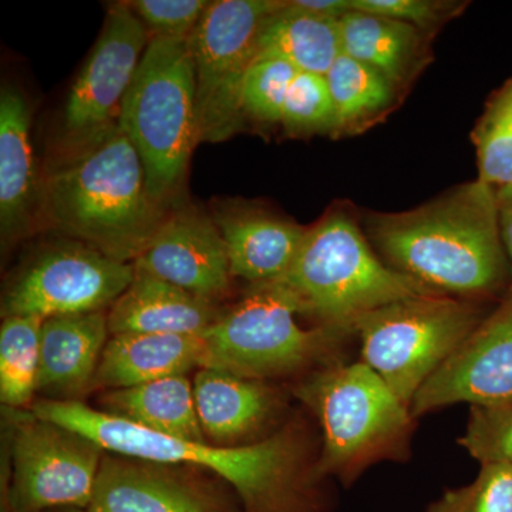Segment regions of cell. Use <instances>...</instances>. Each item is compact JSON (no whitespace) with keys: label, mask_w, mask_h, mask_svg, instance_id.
<instances>
[{"label":"cell","mask_w":512,"mask_h":512,"mask_svg":"<svg viewBox=\"0 0 512 512\" xmlns=\"http://www.w3.org/2000/svg\"><path fill=\"white\" fill-rule=\"evenodd\" d=\"M350 9L399 20L417 29H429L447 15L451 3L430 0H350Z\"/></svg>","instance_id":"d6a6232c"},{"label":"cell","mask_w":512,"mask_h":512,"mask_svg":"<svg viewBox=\"0 0 512 512\" xmlns=\"http://www.w3.org/2000/svg\"><path fill=\"white\" fill-rule=\"evenodd\" d=\"M281 124L292 134L335 130V107L325 76L296 74L286 94Z\"/></svg>","instance_id":"f1b7e54d"},{"label":"cell","mask_w":512,"mask_h":512,"mask_svg":"<svg viewBox=\"0 0 512 512\" xmlns=\"http://www.w3.org/2000/svg\"><path fill=\"white\" fill-rule=\"evenodd\" d=\"M211 217L224 238L232 276L249 284L282 278L308 231L272 212L237 202H221Z\"/></svg>","instance_id":"ac0fdd59"},{"label":"cell","mask_w":512,"mask_h":512,"mask_svg":"<svg viewBox=\"0 0 512 512\" xmlns=\"http://www.w3.org/2000/svg\"><path fill=\"white\" fill-rule=\"evenodd\" d=\"M221 315L214 302L136 269L133 282L109 309L107 323L110 336L123 333L202 336Z\"/></svg>","instance_id":"ffe728a7"},{"label":"cell","mask_w":512,"mask_h":512,"mask_svg":"<svg viewBox=\"0 0 512 512\" xmlns=\"http://www.w3.org/2000/svg\"><path fill=\"white\" fill-rule=\"evenodd\" d=\"M468 299L433 293L390 303L356 322L363 362L407 407L439 367L480 325Z\"/></svg>","instance_id":"ba28073f"},{"label":"cell","mask_w":512,"mask_h":512,"mask_svg":"<svg viewBox=\"0 0 512 512\" xmlns=\"http://www.w3.org/2000/svg\"><path fill=\"white\" fill-rule=\"evenodd\" d=\"M497 201L498 225H500L501 241L508 262L512 266V184L495 190Z\"/></svg>","instance_id":"836d02e7"},{"label":"cell","mask_w":512,"mask_h":512,"mask_svg":"<svg viewBox=\"0 0 512 512\" xmlns=\"http://www.w3.org/2000/svg\"><path fill=\"white\" fill-rule=\"evenodd\" d=\"M12 440V512L87 510L104 453L89 437L60 424L19 414Z\"/></svg>","instance_id":"30bf717a"},{"label":"cell","mask_w":512,"mask_h":512,"mask_svg":"<svg viewBox=\"0 0 512 512\" xmlns=\"http://www.w3.org/2000/svg\"><path fill=\"white\" fill-rule=\"evenodd\" d=\"M47 512H87L86 510H79V508H60V510H52Z\"/></svg>","instance_id":"d590c367"},{"label":"cell","mask_w":512,"mask_h":512,"mask_svg":"<svg viewBox=\"0 0 512 512\" xmlns=\"http://www.w3.org/2000/svg\"><path fill=\"white\" fill-rule=\"evenodd\" d=\"M279 281L291 289L303 316L353 333L367 313L439 293L384 264L342 211L330 212L308 228L291 268Z\"/></svg>","instance_id":"5b68a950"},{"label":"cell","mask_w":512,"mask_h":512,"mask_svg":"<svg viewBox=\"0 0 512 512\" xmlns=\"http://www.w3.org/2000/svg\"><path fill=\"white\" fill-rule=\"evenodd\" d=\"M151 35L127 3L111 5L103 29L67 94L62 150H76L119 127L121 107Z\"/></svg>","instance_id":"7c38bea8"},{"label":"cell","mask_w":512,"mask_h":512,"mask_svg":"<svg viewBox=\"0 0 512 512\" xmlns=\"http://www.w3.org/2000/svg\"><path fill=\"white\" fill-rule=\"evenodd\" d=\"M367 227L390 268L443 295L471 301L507 278L495 190L483 181L416 210L372 215Z\"/></svg>","instance_id":"3957f363"},{"label":"cell","mask_w":512,"mask_h":512,"mask_svg":"<svg viewBox=\"0 0 512 512\" xmlns=\"http://www.w3.org/2000/svg\"><path fill=\"white\" fill-rule=\"evenodd\" d=\"M340 55L339 19L312 15L286 2L262 28L255 59H281L298 72L325 76Z\"/></svg>","instance_id":"603a6c76"},{"label":"cell","mask_w":512,"mask_h":512,"mask_svg":"<svg viewBox=\"0 0 512 512\" xmlns=\"http://www.w3.org/2000/svg\"><path fill=\"white\" fill-rule=\"evenodd\" d=\"M299 315V303L284 282L249 285L241 301L202 335L201 367L266 382L338 362L355 333L333 326L303 329Z\"/></svg>","instance_id":"52a82bcc"},{"label":"cell","mask_w":512,"mask_h":512,"mask_svg":"<svg viewBox=\"0 0 512 512\" xmlns=\"http://www.w3.org/2000/svg\"><path fill=\"white\" fill-rule=\"evenodd\" d=\"M279 0L211 2L188 37L197 84L200 143H221L241 126V90L254 63L259 35L284 8Z\"/></svg>","instance_id":"9c48e42d"},{"label":"cell","mask_w":512,"mask_h":512,"mask_svg":"<svg viewBox=\"0 0 512 512\" xmlns=\"http://www.w3.org/2000/svg\"><path fill=\"white\" fill-rule=\"evenodd\" d=\"M202 336L123 333L110 336L92 390H117L187 375L201 367Z\"/></svg>","instance_id":"44dd1931"},{"label":"cell","mask_w":512,"mask_h":512,"mask_svg":"<svg viewBox=\"0 0 512 512\" xmlns=\"http://www.w3.org/2000/svg\"><path fill=\"white\" fill-rule=\"evenodd\" d=\"M210 3L207 0H136L128 5L151 37L188 39Z\"/></svg>","instance_id":"1f68e13d"},{"label":"cell","mask_w":512,"mask_h":512,"mask_svg":"<svg viewBox=\"0 0 512 512\" xmlns=\"http://www.w3.org/2000/svg\"><path fill=\"white\" fill-rule=\"evenodd\" d=\"M101 412L174 439L205 441L187 375L164 377L100 397Z\"/></svg>","instance_id":"7402d4cb"},{"label":"cell","mask_w":512,"mask_h":512,"mask_svg":"<svg viewBox=\"0 0 512 512\" xmlns=\"http://www.w3.org/2000/svg\"><path fill=\"white\" fill-rule=\"evenodd\" d=\"M426 512H512V466L481 464L473 483L447 491Z\"/></svg>","instance_id":"f546056e"},{"label":"cell","mask_w":512,"mask_h":512,"mask_svg":"<svg viewBox=\"0 0 512 512\" xmlns=\"http://www.w3.org/2000/svg\"><path fill=\"white\" fill-rule=\"evenodd\" d=\"M187 40L151 37L119 121L144 165L148 192L167 211L177 205L200 144L197 84Z\"/></svg>","instance_id":"8992f818"},{"label":"cell","mask_w":512,"mask_h":512,"mask_svg":"<svg viewBox=\"0 0 512 512\" xmlns=\"http://www.w3.org/2000/svg\"><path fill=\"white\" fill-rule=\"evenodd\" d=\"M460 444L481 464L512 466V402L471 406L466 434Z\"/></svg>","instance_id":"4dcf8cb0"},{"label":"cell","mask_w":512,"mask_h":512,"mask_svg":"<svg viewBox=\"0 0 512 512\" xmlns=\"http://www.w3.org/2000/svg\"><path fill=\"white\" fill-rule=\"evenodd\" d=\"M293 8L323 18L340 19L350 10V0H289Z\"/></svg>","instance_id":"e575fe53"},{"label":"cell","mask_w":512,"mask_h":512,"mask_svg":"<svg viewBox=\"0 0 512 512\" xmlns=\"http://www.w3.org/2000/svg\"><path fill=\"white\" fill-rule=\"evenodd\" d=\"M478 180L494 190L512 184V77L488 101L473 133Z\"/></svg>","instance_id":"4316f807"},{"label":"cell","mask_w":512,"mask_h":512,"mask_svg":"<svg viewBox=\"0 0 512 512\" xmlns=\"http://www.w3.org/2000/svg\"><path fill=\"white\" fill-rule=\"evenodd\" d=\"M325 77L335 107L336 133L383 113L393 101L394 86L383 74L343 53Z\"/></svg>","instance_id":"484cf974"},{"label":"cell","mask_w":512,"mask_h":512,"mask_svg":"<svg viewBox=\"0 0 512 512\" xmlns=\"http://www.w3.org/2000/svg\"><path fill=\"white\" fill-rule=\"evenodd\" d=\"M167 214L148 192L144 165L120 126L63 151L43 173L42 222L123 264L143 255Z\"/></svg>","instance_id":"7a4b0ae2"},{"label":"cell","mask_w":512,"mask_h":512,"mask_svg":"<svg viewBox=\"0 0 512 512\" xmlns=\"http://www.w3.org/2000/svg\"><path fill=\"white\" fill-rule=\"evenodd\" d=\"M298 70L281 59H255L241 90L244 116L262 123H281L286 94Z\"/></svg>","instance_id":"83f0119b"},{"label":"cell","mask_w":512,"mask_h":512,"mask_svg":"<svg viewBox=\"0 0 512 512\" xmlns=\"http://www.w3.org/2000/svg\"><path fill=\"white\" fill-rule=\"evenodd\" d=\"M192 384L201 429L215 446L256 443L252 439L264 433L282 409L281 396L265 380L201 367Z\"/></svg>","instance_id":"d6986e66"},{"label":"cell","mask_w":512,"mask_h":512,"mask_svg":"<svg viewBox=\"0 0 512 512\" xmlns=\"http://www.w3.org/2000/svg\"><path fill=\"white\" fill-rule=\"evenodd\" d=\"M110 339L107 313L52 316L40 332L36 393L53 402H82Z\"/></svg>","instance_id":"e0dca14e"},{"label":"cell","mask_w":512,"mask_h":512,"mask_svg":"<svg viewBox=\"0 0 512 512\" xmlns=\"http://www.w3.org/2000/svg\"><path fill=\"white\" fill-rule=\"evenodd\" d=\"M32 414L89 437L109 453L218 474L237 490L245 512H315V461L302 429L289 426L266 440L221 447L164 436L83 402L42 399Z\"/></svg>","instance_id":"6da1fadb"},{"label":"cell","mask_w":512,"mask_h":512,"mask_svg":"<svg viewBox=\"0 0 512 512\" xmlns=\"http://www.w3.org/2000/svg\"><path fill=\"white\" fill-rule=\"evenodd\" d=\"M512 402V286L414 396V419L457 403Z\"/></svg>","instance_id":"4fadbf2b"},{"label":"cell","mask_w":512,"mask_h":512,"mask_svg":"<svg viewBox=\"0 0 512 512\" xmlns=\"http://www.w3.org/2000/svg\"><path fill=\"white\" fill-rule=\"evenodd\" d=\"M134 264H123L80 242L63 238L20 269L3 293L2 315L40 318L106 311L133 282Z\"/></svg>","instance_id":"8fae6325"},{"label":"cell","mask_w":512,"mask_h":512,"mask_svg":"<svg viewBox=\"0 0 512 512\" xmlns=\"http://www.w3.org/2000/svg\"><path fill=\"white\" fill-rule=\"evenodd\" d=\"M343 55L367 64L393 86L402 83L416 63L420 33L409 23L350 9L339 19Z\"/></svg>","instance_id":"cb8c5ba5"},{"label":"cell","mask_w":512,"mask_h":512,"mask_svg":"<svg viewBox=\"0 0 512 512\" xmlns=\"http://www.w3.org/2000/svg\"><path fill=\"white\" fill-rule=\"evenodd\" d=\"M87 512H234L192 468L104 454Z\"/></svg>","instance_id":"5bb4252c"},{"label":"cell","mask_w":512,"mask_h":512,"mask_svg":"<svg viewBox=\"0 0 512 512\" xmlns=\"http://www.w3.org/2000/svg\"><path fill=\"white\" fill-rule=\"evenodd\" d=\"M295 396L322 429V448L313 466L318 483L335 476L352 484L377 461L403 458L409 450L412 410L365 362H336L313 370Z\"/></svg>","instance_id":"277c9868"},{"label":"cell","mask_w":512,"mask_h":512,"mask_svg":"<svg viewBox=\"0 0 512 512\" xmlns=\"http://www.w3.org/2000/svg\"><path fill=\"white\" fill-rule=\"evenodd\" d=\"M134 268L184 291L217 302L231 279L227 247L211 215L195 208H171Z\"/></svg>","instance_id":"9a60e30c"},{"label":"cell","mask_w":512,"mask_h":512,"mask_svg":"<svg viewBox=\"0 0 512 512\" xmlns=\"http://www.w3.org/2000/svg\"><path fill=\"white\" fill-rule=\"evenodd\" d=\"M43 322L35 315L8 316L0 328V399L12 409L35 396Z\"/></svg>","instance_id":"d4e9b609"},{"label":"cell","mask_w":512,"mask_h":512,"mask_svg":"<svg viewBox=\"0 0 512 512\" xmlns=\"http://www.w3.org/2000/svg\"><path fill=\"white\" fill-rule=\"evenodd\" d=\"M43 174L32 144V109L22 90L0 92V235L3 248L28 237L42 222Z\"/></svg>","instance_id":"2e32d148"}]
</instances>
